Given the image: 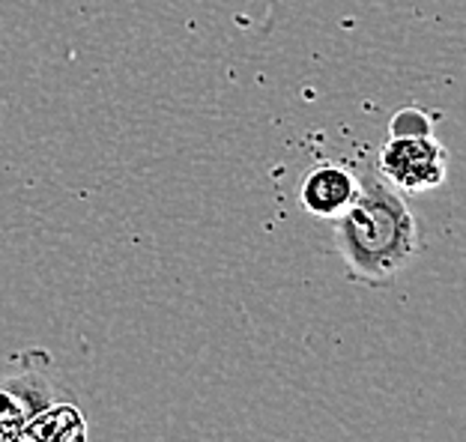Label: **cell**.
<instances>
[{"mask_svg":"<svg viewBox=\"0 0 466 442\" xmlns=\"http://www.w3.org/2000/svg\"><path fill=\"white\" fill-rule=\"evenodd\" d=\"M13 442H87V425L72 404H51L25 425Z\"/></svg>","mask_w":466,"mask_h":442,"instance_id":"obj_5","label":"cell"},{"mask_svg":"<svg viewBox=\"0 0 466 442\" xmlns=\"http://www.w3.org/2000/svg\"><path fill=\"white\" fill-rule=\"evenodd\" d=\"M51 388L42 374H18L0 380V442H13L25 425L51 407Z\"/></svg>","mask_w":466,"mask_h":442,"instance_id":"obj_4","label":"cell"},{"mask_svg":"<svg viewBox=\"0 0 466 442\" xmlns=\"http://www.w3.org/2000/svg\"><path fill=\"white\" fill-rule=\"evenodd\" d=\"M374 167L400 195H425L446 186L449 150L433 135H389Z\"/></svg>","mask_w":466,"mask_h":442,"instance_id":"obj_2","label":"cell"},{"mask_svg":"<svg viewBox=\"0 0 466 442\" xmlns=\"http://www.w3.org/2000/svg\"><path fill=\"white\" fill-rule=\"evenodd\" d=\"M359 192V176L350 165L317 162L299 183V204L309 216L332 221L353 204Z\"/></svg>","mask_w":466,"mask_h":442,"instance_id":"obj_3","label":"cell"},{"mask_svg":"<svg viewBox=\"0 0 466 442\" xmlns=\"http://www.w3.org/2000/svg\"><path fill=\"white\" fill-rule=\"evenodd\" d=\"M389 135H433V117L421 108H400L389 123Z\"/></svg>","mask_w":466,"mask_h":442,"instance_id":"obj_6","label":"cell"},{"mask_svg":"<svg viewBox=\"0 0 466 442\" xmlns=\"http://www.w3.org/2000/svg\"><path fill=\"white\" fill-rule=\"evenodd\" d=\"M359 176L353 204L332 218L335 251L344 276L362 287H391L421 248V225L398 188H391L374 165Z\"/></svg>","mask_w":466,"mask_h":442,"instance_id":"obj_1","label":"cell"}]
</instances>
